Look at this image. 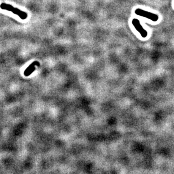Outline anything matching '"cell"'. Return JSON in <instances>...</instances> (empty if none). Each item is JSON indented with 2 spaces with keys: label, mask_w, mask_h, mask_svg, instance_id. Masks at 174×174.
<instances>
[{
  "label": "cell",
  "mask_w": 174,
  "mask_h": 174,
  "mask_svg": "<svg viewBox=\"0 0 174 174\" xmlns=\"http://www.w3.org/2000/svg\"><path fill=\"white\" fill-rule=\"evenodd\" d=\"M134 13L137 16L146 18L153 22H157L159 19V15L157 14L145 10L139 7L136 8L134 10Z\"/></svg>",
  "instance_id": "obj_1"
},
{
  "label": "cell",
  "mask_w": 174,
  "mask_h": 174,
  "mask_svg": "<svg viewBox=\"0 0 174 174\" xmlns=\"http://www.w3.org/2000/svg\"><path fill=\"white\" fill-rule=\"evenodd\" d=\"M0 8L2 10L12 12L13 14L18 15L22 20L26 19L28 17V15L26 12L22 11V10L18 9L16 7H14V6H12L11 5H9V4H7L5 3H2L0 5Z\"/></svg>",
  "instance_id": "obj_2"
},
{
  "label": "cell",
  "mask_w": 174,
  "mask_h": 174,
  "mask_svg": "<svg viewBox=\"0 0 174 174\" xmlns=\"http://www.w3.org/2000/svg\"><path fill=\"white\" fill-rule=\"evenodd\" d=\"M131 24L135 30L139 33L141 37L143 38H146L148 36V32L147 30L143 27L140 23L139 19L137 18H134L131 20Z\"/></svg>",
  "instance_id": "obj_3"
}]
</instances>
